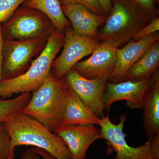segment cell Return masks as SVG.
Masks as SVG:
<instances>
[{"mask_svg": "<svg viewBox=\"0 0 159 159\" xmlns=\"http://www.w3.org/2000/svg\"><path fill=\"white\" fill-rule=\"evenodd\" d=\"M11 139L5 122H0V159H14Z\"/></svg>", "mask_w": 159, "mask_h": 159, "instance_id": "20", "label": "cell"}, {"mask_svg": "<svg viewBox=\"0 0 159 159\" xmlns=\"http://www.w3.org/2000/svg\"><path fill=\"white\" fill-rule=\"evenodd\" d=\"M152 76L138 81L125 80L116 84L107 80L104 93V110H109L114 102L121 100H125L126 105L130 109H142Z\"/></svg>", "mask_w": 159, "mask_h": 159, "instance_id": "10", "label": "cell"}, {"mask_svg": "<svg viewBox=\"0 0 159 159\" xmlns=\"http://www.w3.org/2000/svg\"><path fill=\"white\" fill-rule=\"evenodd\" d=\"M118 49L113 43H101L90 57L77 62L72 69L87 79L104 77L108 80L115 70Z\"/></svg>", "mask_w": 159, "mask_h": 159, "instance_id": "11", "label": "cell"}, {"mask_svg": "<svg viewBox=\"0 0 159 159\" xmlns=\"http://www.w3.org/2000/svg\"><path fill=\"white\" fill-rule=\"evenodd\" d=\"M159 30V18L152 19L149 24L145 26L134 35L133 41L136 42L146 37L147 35L158 31Z\"/></svg>", "mask_w": 159, "mask_h": 159, "instance_id": "23", "label": "cell"}, {"mask_svg": "<svg viewBox=\"0 0 159 159\" xmlns=\"http://www.w3.org/2000/svg\"><path fill=\"white\" fill-rule=\"evenodd\" d=\"M74 32L79 35L96 39L98 28L105 22L108 16L93 13L82 4L61 6Z\"/></svg>", "mask_w": 159, "mask_h": 159, "instance_id": "14", "label": "cell"}, {"mask_svg": "<svg viewBox=\"0 0 159 159\" xmlns=\"http://www.w3.org/2000/svg\"><path fill=\"white\" fill-rule=\"evenodd\" d=\"M158 40L159 34L158 31H157L138 41L129 42L122 48H118L116 63L108 81L114 84L125 81L126 73L131 66L137 62Z\"/></svg>", "mask_w": 159, "mask_h": 159, "instance_id": "13", "label": "cell"}, {"mask_svg": "<svg viewBox=\"0 0 159 159\" xmlns=\"http://www.w3.org/2000/svg\"><path fill=\"white\" fill-rule=\"evenodd\" d=\"M69 86L84 105L100 119L104 116V93L108 79L98 77L89 79L72 69L65 76Z\"/></svg>", "mask_w": 159, "mask_h": 159, "instance_id": "9", "label": "cell"}, {"mask_svg": "<svg viewBox=\"0 0 159 159\" xmlns=\"http://www.w3.org/2000/svg\"><path fill=\"white\" fill-rule=\"evenodd\" d=\"M64 33L54 29L44 48L22 74L0 82V99H10L14 95L33 92L39 88L51 72V66L63 46Z\"/></svg>", "mask_w": 159, "mask_h": 159, "instance_id": "4", "label": "cell"}, {"mask_svg": "<svg viewBox=\"0 0 159 159\" xmlns=\"http://www.w3.org/2000/svg\"><path fill=\"white\" fill-rule=\"evenodd\" d=\"M151 147L154 158L159 159V134L152 138Z\"/></svg>", "mask_w": 159, "mask_h": 159, "instance_id": "26", "label": "cell"}, {"mask_svg": "<svg viewBox=\"0 0 159 159\" xmlns=\"http://www.w3.org/2000/svg\"><path fill=\"white\" fill-rule=\"evenodd\" d=\"M125 119V115H121L120 122L117 124L111 122L108 115L100 119L101 139L107 140L116 152L115 159H154L151 147L152 137L141 146L134 147L128 145L123 131Z\"/></svg>", "mask_w": 159, "mask_h": 159, "instance_id": "8", "label": "cell"}, {"mask_svg": "<svg viewBox=\"0 0 159 159\" xmlns=\"http://www.w3.org/2000/svg\"><path fill=\"white\" fill-rule=\"evenodd\" d=\"M48 40L3 39L2 80L24 74L31 65L32 59L44 48Z\"/></svg>", "mask_w": 159, "mask_h": 159, "instance_id": "6", "label": "cell"}, {"mask_svg": "<svg viewBox=\"0 0 159 159\" xmlns=\"http://www.w3.org/2000/svg\"><path fill=\"white\" fill-rule=\"evenodd\" d=\"M100 119L84 105L70 87L63 111L62 125H99Z\"/></svg>", "mask_w": 159, "mask_h": 159, "instance_id": "16", "label": "cell"}, {"mask_svg": "<svg viewBox=\"0 0 159 159\" xmlns=\"http://www.w3.org/2000/svg\"><path fill=\"white\" fill-rule=\"evenodd\" d=\"M105 15L108 16L112 9L111 0H93Z\"/></svg>", "mask_w": 159, "mask_h": 159, "instance_id": "25", "label": "cell"}, {"mask_svg": "<svg viewBox=\"0 0 159 159\" xmlns=\"http://www.w3.org/2000/svg\"><path fill=\"white\" fill-rule=\"evenodd\" d=\"M55 29L53 23L39 10L22 6L2 23L3 39H48Z\"/></svg>", "mask_w": 159, "mask_h": 159, "instance_id": "5", "label": "cell"}, {"mask_svg": "<svg viewBox=\"0 0 159 159\" xmlns=\"http://www.w3.org/2000/svg\"><path fill=\"white\" fill-rule=\"evenodd\" d=\"M30 93H22L13 99H0V122L22 112L31 98Z\"/></svg>", "mask_w": 159, "mask_h": 159, "instance_id": "19", "label": "cell"}, {"mask_svg": "<svg viewBox=\"0 0 159 159\" xmlns=\"http://www.w3.org/2000/svg\"><path fill=\"white\" fill-rule=\"evenodd\" d=\"M143 125L149 138L159 134V73L158 69L152 74L151 84L144 99Z\"/></svg>", "mask_w": 159, "mask_h": 159, "instance_id": "15", "label": "cell"}, {"mask_svg": "<svg viewBox=\"0 0 159 159\" xmlns=\"http://www.w3.org/2000/svg\"><path fill=\"white\" fill-rule=\"evenodd\" d=\"M22 6L39 10L49 18L57 31L64 33L70 23L63 12L59 0H26Z\"/></svg>", "mask_w": 159, "mask_h": 159, "instance_id": "18", "label": "cell"}, {"mask_svg": "<svg viewBox=\"0 0 159 159\" xmlns=\"http://www.w3.org/2000/svg\"><path fill=\"white\" fill-rule=\"evenodd\" d=\"M140 6L152 19L158 17V10L155 0H132Z\"/></svg>", "mask_w": 159, "mask_h": 159, "instance_id": "24", "label": "cell"}, {"mask_svg": "<svg viewBox=\"0 0 159 159\" xmlns=\"http://www.w3.org/2000/svg\"><path fill=\"white\" fill-rule=\"evenodd\" d=\"M4 122L11 138L13 153L17 146L31 145L48 152L56 159H72L70 150L60 137L22 112Z\"/></svg>", "mask_w": 159, "mask_h": 159, "instance_id": "1", "label": "cell"}, {"mask_svg": "<svg viewBox=\"0 0 159 159\" xmlns=\"http://www.w3.org/2000/svg\"><path fill=\"white\" fill-rule=\"evenodd\" d=\"M26 0H0V24L6 21Z\"/></svg>", "mask_w": 159, "mask_h": 159, "instance_id": "21", "label": "cell"}, {"mask_svg": "<svg viewBox=\"0 0 159 159\" xmlns=\"http://www.w3.org/2000/svg\"><path fill=\"white\" fill-rule=\"evenodd\" d=\"M61 6L73 4H82L95 14L105 15L93 0H59Z\"/></svg>", "mask_w": 159, "mask_h": 159, "instance_id": "22", "label": "cell"}, {"mask_svg": "<svg viewBox=\"0 0 159 159\" xmlns=\"http://www.w3.org/2000/svg\"><path fill=\"white\" fill-rule=\"evenodd\" d=\"M19 159H40V156L36 153L34 148H29L21 154Z\"/></svg>", "mask_w": 159, "mask_h": 159, "instance_id": "27", "label": "cell"}, {"mask_svg": "<svg viewBox=\"0 0 159 159\" xmlns=\"http://www.w3.org/2000/svg\"><path fill=\"white\" fill-rule=\"evenodd\" d=\"M69 88L65 77L57 79L51 72L39 88L33 92L22 112L54 133L62 125Z\"/></svg>", "mask_w": 159, "mask_h": 159, "instance_id": "2", "label": "cell"}, {"mask_svg": "<svg viewBox=\"0 0 159 159\" xmlns=\"http://www.w3.org/2000/svg\"><path fill=\"white\" fill-rule=\"evenodd\" d=\"M34 149L36 153L38 154L43 159H56L54 157L52 156L51 154L44 150L37 148H34Z\"/></svg>", "mask_w": 159, "mask_h": 159, "instance_id": "29", "label": "cell"}, {"mask_svg": "<svg viewBox=\"0 0 159 159\" xmlns=\"http://www.w3.org/2000/svg\"><path fill=\"white\" fill-rule=\"evenodd\" d=\"M159 40L157 41L129 69L125 80L138 81L151 76L158 69Z\"/></svg>", "mask_w": 159, "mask_h": 159, "instance_id": "17", "label": "cell"}, {"mask_svg": "<svg viewBox=\"0 0 159 159\" xmlns=\"http://www.w3.org/2000/svg\"><path fill=\"white\" fill-rule=\"evenodd\" d=\"M2 23L0 24V82L2 80V66H3V54L2 46L3 39L2 33Z\"/></svg>", "mask_w": 159, "mask_h": 159, "instance_id": "28", "label": "cell"}, {"mask_svg": "<svg viewBox=\"0 0 159 159\" xmlns=\"http://www.w3.org/2000/svg\"><path fill=\"white\" fill-rule=\"evenodd\" d=\"M62 139L72 159H85L86 153L95 141L101 139V131L95 125H61L54 132Z\"/></svg>", "mask_w": 159, "mask_h": 159, "instance_id": "12", "label": "cell"}, {"mask_svg": "<svg viewBox=\"0 0 159 159\" xmlns=\"http://www.w3.org/2000/svg\"><path fill=\"white\" fill-rule=\"evenodd\" d=\"M64 35L62 52L54 60L51 66V72L58 79L65 77L76 64L92 54L101 43L96 39L77 34L71 26L66 28Z\"/></svg>", "mask_w": 159, "mask_h": 159, "instance_id": "7", "label": "cell"}, {"mask_svg": "<svg viewBox=\"0 0 159 159\" xmlns=\"http://www.w3.org/2000/svg\"><path fill=\"white\" fill-rule=\"evenodd\" d=\"M111 2V10L96 39L101 43H113L119 48L129 42L152 19L132 0Z\"/></svg>", "mask_w": 159, "mask_h": 159, "instance_id": "3", "label": "cell"}]
</instances>
